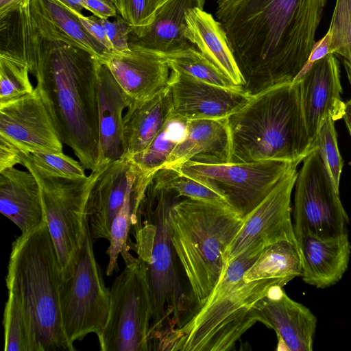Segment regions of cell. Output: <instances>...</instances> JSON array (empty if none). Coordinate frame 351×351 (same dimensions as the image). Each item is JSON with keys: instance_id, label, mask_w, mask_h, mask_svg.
Returning <instances> with one entry per match:
<instances>
[{"instance_id": "3957f363", "label": "cell", "mask_w": 351, "mask_h": 351, "mask_svg": "<svg viewBox=\"0 0 351 351\" xmlns=\"http://www.w3.org/2000/svg\"><path fill=\"white\" fill-rule=\"evenodd\" d=\"M261 254L249 248L228 262L205 303L171 332L160 350H232L242 335L259 322L258 302L271 287L287 284L278 279L244 281V274Z\"/></svg>"}, {"instance_id": "8992f818", "label": "cell", "mask_w": 351, "mask_h": 351, "mask_svg": "<svg viewBox=\"0 0 351 351\" xmlns=\"http://www.w3.org/2000/svg\"><path fill=\"white\" fill-rule=\"evenodd\" d=\"M62 280L57 251L45 221L12 243L6 286L22 305L36 351L75 350L62 324Z\"/></svg>"}, {"instance_id": "ffe728a7", "label": "cell", "mask_w": 351, "mask_h": 351, "mask_svg": "<svg viewBox=\"0 0 351 351\" xmlns=\"http://www.w3.org/2000/svg\"><path fill=\"white\" fill-rule=\"evenodd\" d=\"M97 99L99 117V156L100 168L125 155L123 111L128 98L108 67L100 63L98 69Z\"/></svg>"}, {"instance_id": "83f0119b", "label": "cell", "mask_w": 351, "mask_h": 351, "mask_svg": "<svg viewBox=\"0 0 351 351\" xmlns=\"http://www.w3.org/2000/svg\"><path fill=\"white\" fill-rule=\"evenodd\" d=\"M33 8L51 23L55 29L71 44L105 63L112 53L85 28L75 12L58 0H30Z\"/></svg>"}, {"instance_id": "d590c367", "label": "cell", "mask_w": 351, "mask_h": 351, "mask_svg": "<svg viewBox=\"0 0 351 351\" xmlns=\"http://www.w3.org/2000/svg\"><path fill=\"white\" fill-rule=\"evenodd\" d=\"M335 121L331 118L324 120L311 146L320 154L335 186L339 190L343 161L338 149Z\"/></svg>"}, {"instance_id": "8d00e7d4", "label": "cell", "mask_w": 351, "mask_h": 351, "mask_svg": "<svg viewBox=\"0 0 351 351\" xmlns=\"http://www.w3.org/2000/svg\"><path fill=\"white\" fill-rule=\"evenodd\" d=\"M38 169L53 176L80 178L86 176L85 168L80 162L63 152L56 154H23Z\"/></svg>"}, {"instance_id": "60d3db41", "label": "cell", "mask_w": 351, "mask_h": 351, "mask_svg": "<svg viewBox=\"0 0 351 351\" xmlns=\"http://www.w3.org/2000/svg\"><path fill=\"white\" fill-rule=\"evenodd\" d=\"M330 39L331 33L328 29L326 35L322 39L315 43L306 62L305 63L304 67L298 74L296 79L307 72L316 61L330 53Z\"/></svg>"}, {"instance_id": "74e56055", "label": "cell", "mask_w": 351, "mask_h": 351, "mask_svg": "<svg viewBox=\"0 0 351 351\" xmlns=\"http://www.w3.org/2000/svg\"><path fill=\"white\" fill-rule=\"evenodd\" d=\"M114 5L132 27L129 36L140 37L147 32L154 21L148 10L147 0H115Z\"/></svg>"}, {"instance_id": "e0dca14e", "label": "cell", "mask_w": 351, "mask_h": 351, "mask_svg": "<svg viewBox=\"0 0 351 351\" xmlns=\"http://www.w3.org/2000/svg\"><path fill=\"white\" fill-rule=\"evenodd\" d=\"M130 48L127 52L112 53L104 63L125 94L128 105L147 100L166 88L171 74L161 53L140 47Z\"/></svg>"}, {"instance_id": "1f68e13d", "label": "cell", "mask_w": 351, "mask_h": 351, "mask_svg": "<svg viewBox=\"0 0 351 351\" xmlns=\"http://www.w3.org/2000/svg\"><path fill=\"white\" fill-rule=\"evenodd\" d=\"M3 326L5 351H36L25 311L11 291H8Z\"/></svg>"}, {"instance_id": "9a60e30c", "label": "cell", "mask_w": 351, "mask_h": 351, "mask_svg": "<svg viewBox=\"0 0 351 351\" xmlns=\"http://www.w3.org/2000/svg\"><path fill=\"white\" fill-rule=\"evenodd\" d=\"M173 114L187 120L226 119L251 98L242 88H227L171 70Z\"/></svg>"}, {"instance_id": "4316f807", "label": "cell", "mask_w": 351, "mask_h": 351, "mask_svg": "<svg viewBox=\"0 0 351 351\" xmlns=\"http://www.w3.org/2000/svg\"><path fill=\"white\" fill-rule=\"evenodd\" d=\"M152 176L147 175L134 164V170L124 202L111 227L110 245L106 250L109 258L106 271L108 276H111L114 271L119 270L117 260L119 254L123 261L132 256L129 252L132 243L129 234L146 187Z\"/></svg>"}, {"instance_id": "f1b7e54d", "label": "cell", "mask_w": 351, "mask_h": 351, "mask_svg": "<svg viewBox=\"0 0 351 351\" xmlns=\"http://www.w3.org/2000/svg\"><path fill=\"white\" fill-rule=\"evenodd\" d=\"M302 261L297 242L282 240L267 246L243 275L249 282L260 279H278L287 284L300 276Z\"/></svg>"}, {"instance_id": "44dd1931", "label": "cell", "mask_w": 351, "mask_h": 351, "mask_svg": "<svg viewBox=\"0 0 351 351\" xmlns=\"http://www.w3.org/2000/svg\"><path fill=\"white\" fill-rule=\"evenodd\" d=\"M302 280L317 288L336 284L346 272L351 253L348 233L329 239L311 235L296 237Z\"/></svg>"}, {"instance_id": "7402d4cb", "label": "cell", "mask_w": 351, "mask_h": 351, "mask_svg": "<svg viewBox=\"0 0 351 351\" xmlns=\"http://www.w3.org/2000/svg\"><path fill=\"white\" fill-rule=\"evenodd\" d=\"M230 152L227 118L188 120L184 137L174 148L162 168L178 171L188 161L228 162Z\"/></svg>"}, {"instance_id": "f35d334b", "label": "cell", "mask_w": 351, "mask_h": 351, "mask_svg": "<svg viewBox=\"0 0 351 351\" xmlns=\"http://www.w3.org/2000/svg\"><path fill=\"white\" fill-rule=\"evenodd\" d=\"M106 35L112 45L113 53H124L130 50L129 34L131 25L121 15H117L113 21L101 19Z\"/></svg>"}, {"instance_id": "7dc6e473", "label": "cell", "mask_w": 351, "mask_h": 351, "mask_svg": "<svg viewBox=\"0 0 351 351\" xmlns=\"http://www.w3.org/2000/svg\"><path fill=\"white\" fill-rule=\"evenodd\" d=\"M167 0H147V5L149 14L154 17L156 10Z\"/></svg>"}, {"instance_id": "ba28073f", "label": "cell", "mask_w": 351, "mask_h": 351, "mask_svg": "<svg viewBox=\"0 0 351 351\" xmlns=\"http://www.w3.org/2000/svg\"><path fill=\"white\" fill-rule=\"evenodd\" d=\"M21 157V164L39 184L44 220L57 251L63 280H67L74 273L83 242L89 192L104 166L85 177L68 178L49 175L23 153Z\"/></svg>"}, {"instance_id": "603a6c76", "label": "cell", "mask_w": 351, "mask_h": 351, "mask_svg": "<svg viewBox=\"0 0 351 351\" xmlns=\"http://www.w3.org/2000/svg\"><path fill=\"white\" fill-rule=\"evenodd\" d=\"M0 211L21 233L45 221L40 186L31 172L15 167L0 171Z\"/></svg>"}, {"instance_id": "9c48e42d", "label": "cell", "mask_w": 351, "mask_h": 351, "mask_svg": "<svg viewBox=\"0 0 351 351\" xmlns=\"http://www.w3.org/2000/svg\"><path fill=\"white\" fill-rule=\"evenodd\" d=\"M124 263L110 288L108 320L97 336L100 350L149 351L152 304L147 265L138 255Z\"/></svg>"}, {"instance_id": "ac0fdd59", "label": "cell", "mask_w": 351, "mask_h": 351, "mask_svg": "<svg viewBox=\"0 0 351 351\" xmlns=\"http://www.w3.org/2000/svg\"><path fill=\"white\" fill-rule=\"evenodd\" d=\"M257 309L259 322L275 331L278 350H313L317 319L309 308L291 299L282 287H271Z\"/></svg>"}, {"instance_id": "836d02e7", "label": "cell", "mask_w": 351, "mask_h": 351, "mask_svg": "<svg viewBox=\"0 0 351 351\" xmlns=\"http://www.w3.org/2000/svg\"><path fill=\"white\" fill-rule=\"evenodd\" d=\"M26 65L0 58V104L34 92Z\"/></svg>"}, {"instance_id": "7bdbcfd3", "label": "cell", "mask_w": 351, "mask_h": 351, "mask_svg": "<svg viewBox=\"0 0 351 351\" xmlns=\"http://www.w3.org/2000/svg\"><path fill=\"white\" fill-rule=\"evenodd\" d=\"M21 153L16 147L0 137V171L21 164Z\"/></svg>"}, {"instance_id": "ab89813d", "label": "cell", "mask_w": 351, "mask_h": 351, "mask_svg": "<svg viewBox=\"0 0 351 351\" xmlns=\"http://www.w3.org/2000/svg\"><path fill=\"white\" fill-rule=\"evenodd\" d=\"M73 11L87 31L105 48L111 53H113L112 45L108 38L101 19L95 16H84L82 12Z\"/></svg>"}, {"instance_id": "484cf974", "label": "cell", "mask_w": 351, "mask_h": 351, "mask_svg": "<svg viewBox=\"0 0 351 351\" xmlns=\"http://www.w3.org/2000/svg\"><path fill=\"white\" fill-rule=\"evenodd\" d=\"M205 0H167L155 12L154 19L142 36H129L130 47H140L167 53L193 45L185 37L186 12L204 9Z\"/></svg>"}, {"instance_id": "6da1fadb", "label": "cell", "mask_w": 351, "mask_h": 351, "mask_svg": "<svg viewBox=\"0 0 351 351\" xmlns=\"http://www.w3.org/2000/svg\"><path fill=\"white\" fill-rule=\"evenodd\" d=\"M29 1L9 12L0 27L2 57L26 65L63 144L85 168H99L98 69L100 62L59 36Z\"/></svg>"}, {"instance_id": "e575fe53", "label": "cell", "mask_w": 351, "mask_h": 351, "mask_svg": "<svg viewBox=\"0 0 351 351\" xmlns=\"http://www.w3.org/2000/svg\"><path fill=\"white\" fill-rule=\"evenodd\" d=\"M154 175L162 184L174 190L180 197L228 204L221 196L214 191L181 173L179 171L162 168Z\"/></svg>"}, {"instance_id": "2e32d148", "label": "cell", "mask_w": 351, "mask_h": 351, "mask_svg": "<svg viewBox=\"0 0 351 351\" xmlns=\"http://www.w3.org/2000/svg\"><path fill=\"white\" fill-rule=\"evenodd\" d=\"M295 80L300 83L302 108L312 143L325 119L337 121L345 114L346 103L341 98L339 64L336 56L329 53L316 61Z\"/></svg>"}, {"instance_id": "7c38bea8", "label": "cell", "mask_w": 351, "mask_h": 351, "mask_svg": "<svg viewBox=\"0 0 351 351\" xmlns=\"http://www.w3.org/2000/svg\"><path fill=\"white\" fill-rule=\"evenodd\" d=\"M298 165L279 160L219 163L188 161L178 171L214 191L245 216Z\"/></svg>"}, {"instance_id": "52a82bcc", "label": "cell", "mask_w": 351, "mask_h": 351, "mask_svg": "<svg viewBox=\"0 0 351 351\" xmlns=\"http://www.w3.org/2000/svg\"><path fill=\"white\" fill-rule=\"evenodd\" d=\"M243 217L228 204L190 198L178 201L171 208V241L196 310L220 280L227 265V250Z\"/></svg>"}, {"instance_id": "d6a6232c", "label": "cell", "mask_w": 351, "mask_h": 351, "mask_svg": "<svg viewBox=\"0 0 351 351\" xmlns=\"http://www.w3.org/2000/svg\"><path fill=\"white\" fill-rule=\"evenodd\" d=\"M328 29L330 53L340 58L351 84V0H337Z\"/></svg>"}, {"instance_id": "f546056e", "label": "cell", "mask_w": 351, "mask_h": 351, "mask_svg": "<svg viewBox=\"0 0 351 351\" xmlns=\"http://www.w3.org/2000/svg\"><path fill=\"white\" fill-rule=\"evenodd\" d=\"M187 119L172 114L152 142L130 159L145 173L154 175L162 169L186 134Z\"/></svg>"}, {"instance_id": "ee69618b", "label": "cell", "mask_w": 351, "mask_h": 351, "mask_svg": "<svg viewBox=\"0 0 351 351\" xmlns=\"http://www.w3.org/2000/svg\"><path fill=\"white\" fill-rule=\"evenodd\" d=\"M25 0H0V14L15 8Z\"/></svg>"}, {"instance_id": "277c9868", "label": "cell", "mask_w": 351, "mask_h": 351, "mask_svg": "<svg viewBox=\"0 0 351 351\" xmlns=\"http://www.w3.org/2000/svg\"><path fill=\"white\" fill-rule=\"evenodd\" d=\"M180 197L154 174L130 232L135 240L130 249L147 265L152 304L149 344L164 342L174 329L184 324L187 311L189 297L178 277L170 237L169 213Z\"/></svg>"}, {"instance_id": "4dcf8cb0", "label": "cell", "mask_w": 351, "mask_h": 351, "mask_svg": "<svg viewBox=\"0 0 351 351\" xmlns=\"http://www.w3.org/2000/svg\"><path fill=\"white\" fill-rule=\"evenodd\" d=\"M161 53L167 60L171 71L227 88H241L234 85L193 45Z\"/></svg>"}, {"instance_id": "5bb4252c", "label": "cell", "mask_w": 351, "mask_h": 351, "mask_svg": "<svg viewBox=\"0 0 351 351\" xmlns=\"http://www.w3.org/2000/svg\"><path fill=\"white\" fill-rule=\"evenodd\" d=\"M0 137L23 154L62 152L51 117L38 91L0 104Z\"/></svg>"}, {"instance_id": "8fae6325", "label": "cell", "mask_w": 351, "mask_h": 351, "mask_svg": "<svg viewBox=\"0 0 351 351\" xmlns=\"http://www.w3.org/2000/svg\"><path fill=\"white\" fill-rule=\"evenodd\" d=\"M298 172L293 208L296 237L306 234L329 239L347 232L348 215L330 173L314 149L302 160Z\"/></svg>"}, {"instance_id": "b9f144b4", "label": "cell", "mask_w": 351, "mask_h": 351, "mask_svg": "<svg viewBox=\"0 0 351 351\" xmlns=\"http://www.w3.org/2000/svg\"><path fill=\"white\" fill-rule=\"evenodd\" d=\"M83 8L100 19L117 15V9L110 0H82Z\"/></svg>"}, {"instance_id": "d4e9b609", "label": "cell", "mask_w": 351, "mask_h": 351, "mask_svg": "<svg viewBox=\"0 0 351 351\" xmlns=\"http://www.w3.org/2000/svg\"><path fill=\"white\" fill-rule=\"evenodd\" d=\"M172 114L169 86L147 100L130 103L123 119V158H130L147 147Z\"/></svg>"}, {"instance_id": "4fadbf2b", "label": "cell", "mask_w": 351, "mask_h": 351, "mask_svg": "<svg viewBox=\"0 0 351 351\" xmlns=\"http://www.w3.org/2000/svg\"><path fill=\"white\" fill-rule=\"evenodd\" d=\"M297 167H293L243 217L242 226L227 250V263L251 247L264 249L282 240L297 242L291 217V197L298 175Z\"/></svg>"}, {"instance_id": "7a4b0ae2", "label": "cell", "mask_w": 351, "mask_h": 351, "mask_svg": "<svg viewBox=\"0 0 351 351\" xmlns=\"http://www.w3.org/2000/svg\"><path fill=\"white\" fill-rule=\"evenodd\" d=\"M327 0H218L223 27L250 96L293 82L306 62Z\"/></svg>"}, {"instance_id": "f6af8a7d", "label": "cell", "mask_w": 351, "mask_h": 351, "mask_svg": "<svg viewBox=\"0 0 351 351\" xmlns=\"http://www.w3.org/2000/svg\"><path fill=\"white\" fill-rule=\"evenodd\" d=\"M69 8L77 12H82L84 9L82 0H58Z\"/></svg>"}, {"instance_id": "c3c4849f", "label": "cell", "mask_w": 351, "mask_h": 351, "mask_svg": "<svg viewBox=\"0 0 351 351\" xmlns=\"http://www.w3.org/2000/svg\"><path fill=\"white\" fill-rule=\"evenodd\" d=\"M110 1H112V2L114 3V1H115V0H110Z\"/></svg>"}, {"instance_id": "bcb514c9", "label": "cell", "mask_w": 351, "mask_h": 351, "mask_svg": "<svg viewBox=\"0 0 351 351\" xmlns=\"http://www.w3.org/2000/svg\"><path fill=\"white\" fill-rule=\"evenodd\" d=\"M343 119L351 136V98L346 102V110Z\"/></svg>"}, {"instance_id": "cb8c5ba5", "label": "cell", "mask_w": 351, "mask_h": 351, "mask_svg": "<svg viewBox=\"0 0 351 351\" xmlns=\"http://www.w3.org/2000/svg\"><path fill=\"white\" fill-rule=\"evenodd\" d=\"M184 35L188 40L236 86L243 79L221 24L199 8L186 12Z\"/></svg>"}, {"instance_id": "d6986e66", "label": "cell", "mask_w": 351, "mask_h": 351, "mask_svg": "<svg viewBox=\"0 0 351 351\" xmlns=\"http://www.w3.org/2000/svg\"><path fill=\"white\" fill-rule=\"evenodd\" d=\"M134 170L132 160L125 157L104 166L95 180L85 210L93 240H110L112 222L123 206Z\"/></svg>"}, {"instance_id": "5b68a950", "label": "cell", "mask_w": 351, "mask_h": 351, "mask_svg": "<svg viewBox=\"0 0 351 351\" xmlns=\"http://www.w3.org/2000/svg\"><path fill=\"white\" fill-rule=\"evenodd\" d=\"M232 162L279 160L299 165L313 151L298 80L257 95L227 117Z\"/></svg>"}, {"instance_id": "30bf717a", "label": "cell", "mask_w": 351, "mask_h": 351, "mask_svg": "<svg viewBox=\"0 0 351 351\" xmlns=\"http://www.w3.org/2000/svg\"><path fill=\"white\" fill-rule=\"evenodd\" d=\"M93 239L86 220L84 239L73 276L62 280L60 302L62 324L69 342L94 333L98 336L108 320L110 289L96 261Z\"/></svg>"}]
</instances>
